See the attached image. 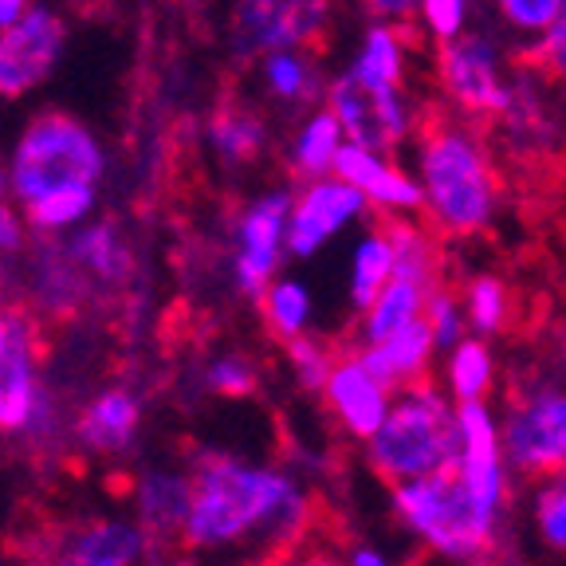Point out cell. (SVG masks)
<instances>
[{"instance_id":"cell-1","label":"cell","mask_w":566,"mask_h":566,"mask_svg":"<svg viewBox=\"0 0 566 566\" xmlns=\"http://www.w3.org/2000/svg\"><path fill=\"white\" fill-rule=\"evenodd\" d=\"M315 523V504L300 476L280 464L201 449L189 460V512L177 535L197 563H260L283 558Z\"/></svg>"},{"instance_id":"cell-2","label":"cell","mask_w":566,"mask_h":566,"mask_svg":"<svg viewBox=\"0 0 566 566\" xmlns=\"http://www.w3.org/2000/svg\"><path fill=\"white\" fill-rule=\"evenodd\" d=\"M417 189H421L424 224L437 237L472 240L492 229L504 205V177L484 130L457 115L421 118Z\"/></svg>"},{"instance_id":"cell-3","label":"cell","mask_w":566,"mask_h":566,"mask_svg":"<svg viewBox=\"0 0 566 566\" xmlns=\"http://www.w3.org/2000/svg\"><path fill=\"white\" fill-rule=\"evenodd\" d=\"M389 504L401 527L452 566H484L500 543V520L484 515L460 480L457 464L429 476L389 484Z\"/></svg>"},{"instance_id":"cell-4","label":"cell","mask_w":566,"mask_h":566,"mask_svg":"<svg viewBox=\"0 0 566 566\" xmlns=\"http://www.w3.org/2000/svg\"><path fill=\"white\" fill-rule=\"evenodd\" d=\"M457 449V401H449V394L429 378L398 389L389 398L381 424L366 437V460H370L374 476L386 484L429 476V472L452 464Z\"/></svg>"},{"instance_id":"cell-5","label":"cell","mask_w":566,"mask_h":566,"mask_svg":"<svg viewBox=\"0 0 566 566\" xmlns=\"http://www.w3.org/2000/svg\"><path fill=\"white\" fill-rule=\"evenodd\" d=\"M106 169L103 146L80 118L63 115V111H44L20 134L17 150H12L9 186L20 209L55 189L75 186H98Z\"/></svg>"},{"instance_id":"cell-6","label":"cell","mask_w":566,"mask_h":566,"mask_svg":"<svg viewBox=\"0 0 566 566\" xmlns=\"http://www.w3.org/2000/svg\"><path fill=\"white\" fill-rule=\"evenodd\" d=\"M433 75L444 103L452 106V115L469 118L476 126L495 123L512 98V83L504 75V52L484 32L464 28L452 40H441L433 55Z\"/></svg>"},{"instance_id":"cell-7","label":"cell","mask_w":566,"mask_h":566,"mask_svg":"<svg viewBox=\"0 0 566 566\" xmlns=\"http://www.w3.org/2000/svg\"><path fill=\"white\" fill-rule=\"evenodd\" d=\"M500 449L515 476L543 480L566 472V389L531 386L507 398Z\"/></svg>"},{"instance_id":"cell-8","label":"cell","mask_w":566,"mask_h":566,"mask_svg":"<svg viewBox=\"0 0 566 566\" xmlns=\"http://www.w3.org/2000/svg\"><path fill=\"white\" fill-rule=\"evenodd\" d=\"M327 111L343 126V138L366 150H398L417 130V111L406 87L366 83L354 71H343L338 80L327 83Z\"/></svg>"},{"instance_id":"cell-9","label":"cell","mask_w":566,"mask_h":566,"mask_svg":"<svg viewBox=\"0 0 566 566\" xmlns=\"http://www.w3.org/2000/svg\"><path fill=\"white\" fill-rule=\"evenodd\" d=\"M146 558V535L138 523L115 515L55 523L32 543V566H138Z\"/></svg>"},{"instance_id":"cell-10","label":"cell","mask_w":566,"mask_h":566,"mask_svg":"<svg viewBox=\"0 0 566 566\" xmlns=\"http://www.w3.org/2000/svg\"><path fill=\"white\" fill-rule=\"evenodd\" d=\"M44 335L40 315L24 303H0V437L17 441L32 401L44 386L40 378Z\"/></svg>"},{"instance_id":"cell-11","label":"cell","mask_w":566,"mask_h":566,"mask_svg":"<svg viewBox=\"0 0 566 566\" xmlns=\"http://www.w3.org/2000/svg\"><path fill=\"white\" fill-rule=\"evenodd\" d=\"M335 0H244L232 20V40L240 55H264L275 48L315 52L327 35Z\"/></svg>"},{"instance_id":"cell-12","label":"cell","mask_w":566,"mask_h":566,"mask_svg":"<svg viewBox=\"0 0 566 566\" xmlns=\"http://www.w3.org/2000/svg\"><path fill=\"white\" fill-rule=\"evenodd\" d=\"M457 429H460V449L452 464H457L460 480L472 492L480 512L492 515V520H504L507 464H504V449H500V421H495L488 398L457 401Z\"/></svg>"},{"instance_id":"cell-13","label":"cell","mask_w":566,"mask_h":566,"mask_svg":"<svg viewBox=\"0 0 566 566\" xmlns=\"http://www.w3.org/2000/svg\"><path fill=\"white\" fill-rule=\"evenodd\" d=\"M287 212H292V193L287 189H272V193L256 197L240 212L237 221V260H232V280L237 292L248 300H260L264 287L275 280L283 256H287Z\"/></svg>"},{"instance_id":"cell-14","label":"cell","mask_w":566,"mask_h":566,"mask_svg":"<svg viewBox=\"0 0 566 566\" xmlns=\"http://www.w3.org/2000/svg\"><path fill=\"white\" fill-rule=\"evenodd\" d=\"M67 28L52 9H28L0 28V98H20L52 75L63 55Z\"/></svg>"},{"instance_id":"cell-15","label":"cell","mask_w":566,"mask_h":566,"mask_svg":"<svg viewBox=\"0 0 566 566\" xmlns=\"http://www.w3.org/2000/svg\"><path fill=\"white\" fill-rule=\"evenodd\" d=\"M366 217V197L335 174H323L303 186L300 197H292L287 212V256L311 260L323 244L338 237L350 221Z\"/></svg>"},{"instance_id":"cell-16","label":"cell","mask_w":566,"mask_h":566,"mask_svg":"<svg viewBox=\"0 0 566 566\" xmlns=\"http://www.w3.org/2000/svg\"><path fill=\"white\" fill-rule=\"evenodd\" d=\"M331 174L350 181L366 197V209H374L378 217H417L421 212L417 177H409L398 161L381 150H366V146L343 142Z\"/></svg>"},{"instance_id":"cell-17","label":"cell","mask_w":566,"mask_h":566,"mask_svg":"<svg viewBox=\"0 0 566 566\" xmlns=\"http://www.w3.org/2000/svg\"><path fill=\"white\" fill-rule=\"evenodd\" d=\"M318 394H323V401H327L338 429H343L346 437H354V441H366V437L378 429L381 417H386V409H389V398H394V394H389V389L358 363V354L354 350L338 354Z\"/></svg>"},{"instance_id":"cell-18","label":"cell","mask_w":566,"mask_h":566,"mask_svg":"<svg viewBox=\"0 0 566 566\" xmlns=\"http://www.w3.org/2000/svg\"><path fill=\"white\" fill-rule=\"evenodd\" d=\"M142 429V398L130 389L115 386L103 389L87 406L80 409L75 424H71V437L83 452L91 457H126L138 441Z\"/></svg>"},{"instance_id":"cell-19","label":"cell","mask_w":566,"mask_h":566,"mask_svg":"<svg viewBox=\"0 0 566 566\" xmlns=\"http://www.w3.org/2000/svg\"><path fill=\"white\" fill-rule=\"evenodd\" d=\"M35 237L40 240L32 252V311L44 318H71L91 300L95 283L67 256L55 232H35Z\"/></svg>"},{"instance_id":"cell-20","label":"cell","mask_w":566,"mask_h":566,"mask_svg":"<svg viewBox=\"0 0 566 566\" xmlns=\"http://www.w3.org/2000/svg\"><path fill=\"white\" fill-rule=\"evenodd\" d=\"M189 512V472L146 469L134 480V523L146 535V551L177 547Z\"/></svg>"},{"instance_id":"cell-21","label":"cell","mask_w":566,"mask_h":566,"mask_svg":"<svg viewBox=\"0 0 566 566\" xmlns=\"http://www.w3.org/2000/svg\"><path fill=\"white\" fill-rule=\"evenodd\" d=\"M354 354H358V363H363L389 394H398V389L417 386V381L429 378L437 343H433L429 323H424V318H413V323H406L401 331L386 335L381 343L354 346Z\"/></svg>"},{"instance_id":"cell-22","label":"cell","mask_w":566,"mask_h":566,"mask_svg":"<svg viewBox=\"0 0 566 566\" xmlns=\"http://www.w3.org/2000/svg\"><path fill=\"white\" fill-rule=\"evenodd\" d=\"M63 248L83 268V275L91 283H98V287H123L134 275V252L115 221H98L91 229L75 232L71 240H63Z\"/></svg>"},{"instance_id":"cell-23","label":"cell","mask_w":566,"mask_h":566,"mask_svg":"<svg viewBox=\"0 0 566 566\" xmlns=\"http://www.w3.org/2000/svg\"><path fill=\"white\" fill-rule=\"evenodd\" d=\"M429 292H433V287H429V283H421V280H409V275H389V280L381 283V292L374 295L363 311H358V315H363V323H358L354 346L381 343L386 335H394V331H401L406 323L421 318Z\"/></svg>"},{"instance_id":"cell-24","label":"cell","mask_w":566,"mask_h":566,"mask_svg":"<svg viewBox=\"0 0 566 566\" xmlns=\"http://www.w3.org/2000/svg\"><path fill=\"white\" fill-rule=\"evenodd\" d=\"M346 71H354V75L366 83H381V87H406L409 24H389V20L370 24L363 48H358V55H354V63Z\"/></svg>"},{"instance_id":"cell-25","label":"cell","mask_w":566,"mask_h":566,"mask_svg":"<svg viewBox=\"0 0 566 566\" xmlns=\"http://www.w3.org/2000/svg\"><path fill=\"white\" fill-rule=\"evenodd\" d=\"M268 126L244 103H221L209 118V146L224 166H252L264 154Z\"/></svg>"},{"instance_id":"cell-26","label":"cell","mask_w":566,"mask_h":566,"mask_svg":"<svg viewBox=\"0 0 566 566\" xmlns=\"http://www.w3.org/2000/svg\"><path fill=\"white\" fill-rule=\"evenodd\" d=\"M343 142H346L343 126H338V118L331 115L327 106L311 111L300 130H295L292 150H287V174H292L295 181H315V177L331 174Z\"/></svg>"},{"instance_id":"cell-27","label":"cell","mask_w":566,"mask_h":566,"mask_svg":"<svg viewBox=\"0 0 566 566\" xmlns=\"http://www.w3.org/2000/svg\"><path fill=\"white\" fill-rule=\"evenodd\" d=\"M260 75H264L268 95L287 106H307L323 95L315 55L307 48H275V52H264L260 55Z\"/></svg>"},{"instance_id":"cell-28","label":"cell","mask_w":566,"mask_h":566,"mask_svg":"<svg viewBox=\"0 0 566 566\" xmlns=\"http://www.w3.org/2000/svg\"><path fill=\"white\" fill-rule=\"evenodd\" d=\"M444 381H449L452 401H476L488 398L495 386V358L488 338L460 335L449 346V363H444Z\"/></svg>"},{"instance_id":"cell-29","label":"cell","mask_w":566,"mask_h":566,"mask_svg":"<svg viewBox=\"0 0 566 566\" xmlns=\"http://www.w3.org/2000/svg\"><path fill=\"white\" fill-rule=\"evenodd\" d=\"M460 311H464V327L472 335L495 338L512 323V292L500 275H472L460 295Z\"/></svg>"},{"instance_id":"cell-30","label":"cell","mask_w":566,"mask_h":566,"mask_svg":"<svg viewBox=\"0 0 566 566\" xmlns=\"http://www.w3.org/2000/svg\"><path fill=\"white\" fill-rule=\"evenodd\" d=\"M394 275V248H389V237L381 224H374L358 244H354V256H350V307L363 311L374 295L381 292V283Z\"/></svg>"},{"instance_id":"cell-31","label":"cell","mask_w":566,"mask_h":566,"mask_svg":"<svg viewBox=\"0 0 566 566\" xmlns=\"http://www.w3.org/2000/svg\"><path fill=\"white\" fill-rule=\"evenodd\" d=\"M260 307H264V323L280 343L295 335H307L311 327V292L303 280H272L260 295Z\"/></svg>"},{"instance_id":"cell-32","label":"cell","mask_w":566,"mask_h":566,"mask_svg":"<svg viewBox=\"0 0 566 566\" xmlns=\"http://www.w3.org/2000/svg\"><path fill=\"white\" fill-rule=\"evenodd\" d=\"M91 205H95V186L55 189V193L24 205V221L32 232H63L71 224H80L91 212Z\"/></svg>"},{"instance_id":"cell-33","label":"cell","mask_w":566,"mask_h":566,"mask_svg":"<svg viewBox=\"0 0 566 566\" xmlns=\"http://www.w3.org/2000/svg\"><path fill=\"white\" fill-rule=\"evenodd\" d=\"M535 531L543 547L566 555V472L543 476V488L535 492Z\"/></svg>"},{"instance_id":"cell-34","label":"cell","mask_w":566,"mask_h":566,"mask_svg":"<svg viewBox=\"0 0 566 566\" xmlns=\"http://www.w3.org/2000/svg\"><path fill=\"white\" fill-rule=\"evenodd\" d=\"M495 17L515 40H523V52H527L535 40L543 35V28L558 17L563 0H492Z\"/></svg>"},{"instance_id":"cell-35","label":"cell","mask_w":566,"mask_h":566,"mask_svg":"<svg viewBox=\"0 0 566 566\" xmlns=\"http://www.w3.org/2000/svg\"><path fill=\"white\" fill-rule=\"evenodd\" d=\"M256 386H260V374L244 354H221V358H212L205 366V389H209L212 398H229V401L252 398Z\"/></svg>"},{"instance_id":"cell-36","label":"cell","mask_w":566,"mask_h":566,"mask_svg":"<svg viewBox=\"0 0 566 566\" xmlns=\"http://www.w3.org/2000/svg\"><path fill=\"white\" fill-rule=\"evenodd\" d=\"M523 60H527L531 71H539L547 83L566 87V0H563V9H558V17L543 28L539 40L523 52Z\"/></svg>"},{"instance_id":"cell-37","label":"cell","mask_w":566,"mask_h":566,"mask_svg":"<svg viewBox=\"0 0 566 566\" xmlns=\"http://www.w3.org/2000/svg\"><path fill=\"white\" fill-rule=\"evenodd\" d=\"M283 346H287V358H292L295 381H300L303 389H311V394H318L338 354L331 350L323 338H311V335H295V338H287Z\"/></svg>"},{"instance_id":"cell-38","label":"cell","mask_w":566,"mask_h":566,"mask_svg":"<svg viewBox=\"0 0 566 566\" xmlns=\"http://www.w3.org/2000/svg\"><path fill=\"white\" fill-rule=\"evenodd\" d=\"M424 323H429V331H433V343L437 350H449L452 343H457L460 335H464V311H460V300L444 287V283H437L433 292H429V300H424Z\"/></svg>"},{"instance_id":"cell-39","label":"cell","mask_w":566,"mask_h":566,"mask_svg":"<svg viewBox=\"0 0 566 566\" xmlns=\"http://www.w3.org/2000/svg\"><path fill=\"white\" fill-rule=\"evenodd\" d=\"M417 17H421L424 32L441 44V40H452L469 28L472 0H417Z\"/></svg>"},{"instance_id":"cell-40","label":"cell","mask_w":566,"mask_h":566,"mask_svg":"<svg viewBox=\"0 0 566 566\" xmlns=\"http://www.w3.org/2000/svg\"><path fill=\"white\" fill-rule=\"evenodd\" d=\"M280 566H350V563H346L335 547H327V543H318V539H311V535H303L292 551H283Z\"/></svg>"},{"instance_id":"cell-41","label":"cell","mask_w":566,"mask_h":566,"mask_svg":"<svg viewBox=\"0 0 566 566\" xmlns=\"http://www.w3.org/2000/svg\"><path fill=\"white\" fill-rule=\"evenodd\" d=\"M24 248V221L12 205L0 201V256H17Z\"/></svg>"},{"instance_id":"cell-42","label":"cell","mask_w":566,"mask_h":566,"mask_svg":"<svg viewBox=\"0 0 566 566\" xmlns=\"http://www.w3.org/2000/svg\"><path fill=\"white\" fill-rule=\"evenodd\" d=\"M374 20H389V24H413L417 20V0H366Z\"/></svg>"},{"instance_id":"cell-43","label":"cell","mask_w":566,"mask_h":566,"mask_svg":"<svg viewBox=\"0 0 566 566\" xmlns=\"http://www.w3.org/2000/svg\"><path fill=\"white\" fill-rule=\"evenodd\" d=\"M346 563H350V566H394L386 555H378L374 547H354L350 555H346Z\"/></svg>"},{"instance_id":"cell-44","label":"cell","mask_w":566,"mask_h":566,"mask_svg":"<svg viewBox=\"0 0 566 566\" xmlns=\"http://www.w3.org/2000/svg\"><path fill=\"white\" fill-rule=\"evenodd\" d=\"M32 9V0H0V28H9L12 20H20Z\"/></svg>"},{"instance_id":"cell-45","label":"cell","mask_w":566,"mask_h":566,"mask_svg":"<svg viewBox=\"0 0 566 566\" xmlns=\"http://www.w3.org/2000/svg\"><path fill=\"white\" fill-rule=\"evenodd\" d=\"M244 566H280V558H260V563H244Z\"/></svg>"},{"instance_id":"cell-46","label":"cell","mask_w":566,"mask_h":566,"mask_svg":"<svg viewBox=\"0 0 566 566\" xmlns=\"http://www.w3.org/2000/svg\"><path fill=\"white\" fill-rule=\"evenodd\" d=\"M4 186H9V181H4V174H0V193H4Z\"/></svg>"}]
</instances>
